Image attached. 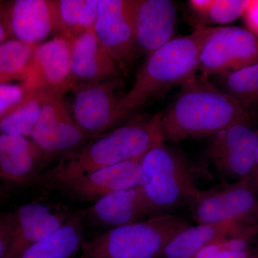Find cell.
<instances>
[{
  "instance_id": "f1b7e54d",
  "label": "cell",
  "mask_w": 258,
  "mask_h": 258,
  "mask_svg": "<svg viewBox=\"0 0 258 258\" xmlns=\"http://www.w3.org/2000/svg\"><path fill=\"white\" fill-rule=\"evenodd\" d=\"M15 237L13 212L2 214L0 220V258L6 257Z\"/></svg>"
},
{
  "instance_id": "1f68e13d",
  "label": "cell",
  "mask_w": 258,
  "mask_h": 258,
  "mask_svg": "<svg viewBox=\"0 0 258 258\" xmlns=\"http://www.w3.org/2000/svg\"><path fill=\"white\" fill-rule=\"evenodd\" d=\"M247 181H248L249 187L253 190L254 192L258 196V141L253 169L250 175L247 177Z\"/></svg>"
},
{
  "instance_id": "52a82bcc",
  "label": "cell",
  "mask_w": 258,
  "mask_h": 258,
  "mask_svg": "<svg viewBox=\"0 0 258 258\" xmlns=\"http://www.w3.org/2000/svg\"><path fill=\"white\" fill-rule=\"evenodd\" d=\"M257 62V35L247 28L217 27L204 45L199 71L208 79Z\"/></svg>"
},
{
  "instance_id": "4316f807",
  "label": "cell",
  "mask_w": 258,
  "mask_h": 258,
  "mask_svg": "<svg viewBox=\"0 0 258 258\" xmlns=\"http://www.w3.org/2000/svg\"><path fill=\"white\" fill-rule=\"evenodd\" d=\"M252 0H213L205 18L209 22L227 24L243 16Z\"/></svg>"
},
{
  "instance_id": "2e32d148",
  "label": "cell",
  "mask_w": 258,
  "mask_h": 258,
  "mask_svg": "<svg viewBox=\"0 0 258 258\" xmlns=\"http://www.w3.org/2000/svg\"><path fill=\"white\" fill-rule=\"evenodd\" d=\"M12 212L15 237L5 258H16L32 244L62 227L73 215L68 210L42 203L25 204Z\"/></svg>"
},
{
  "instance_id": "ffe728a7",
  "label": "cell",
  "mask_w": 258,
  "mask_h": 258,
  "mask_svg": "<svg viewBox=\"0 0 258 258\" xmlns=\"http://www.w3.org/2000/svg\"><path fill=\"white\" fill-rule=\"evenodd\" d=\"M253 232H258V224L231 221L190 225L168 244L160 258H192L217 241Z\"/></svg>"
},
{
  "instance_id": "d4e9b609",
  "label": "cell",
  "mask_w": 258,
  "mask_h": 258,
  "mask_svg": "<svg viewBox=\"0 0 258 258\" xmlns=\"http://www.w3.org/2000/svg\"><path fill=\"white\" fill-rule=\"evenodd\" d=\"M220 76L222 91L246 108L254 105L258 85V62Z\"/></svg>"
},
{
  "instance_id": "cb8c5ba5",
  "label": "cell",
  "mask_w": 258,
  "mask_h": 258,
  "mask_svg": "<svg viewBox=\"0 0 258 258\" xmlns=\"http://www.w3.org/2000/svg\"><path fill=\"white\" fill-rule=\"evenodd\" d=\"M37 45L15 39L0 44V83L27 79Z\"/></svg>"
},
{
  "instance_id": "f546056e",
  "label": "cell",
  "mask_w": 258,
  "mask_h": 258,
  "mask_svg": "<svg viewBox=\"0 0 258 258\" xmlns=\"http://www.w3.org/2000/svg\"><path fill=\"white\" fill-rule=\"evenodd\" d=\"M247 29L258 35V0H252L243 15Z\"/></svg>"
},
{
  "instance_id": "d6a6232c",
  "label": "cell",
  "mask_w": 258,
  "mask_h": 258,
  "mask_svg": "<svg viewBox=\"0 0 258 258\" xmlns=\"http://www.w3.org/2000/svg\"><path fill=\"white\" fill-rule=\"evenodd\" d=\"M257 104H258V85H257V91H256L255 97H254V105H257Z\"/></svg>"
},
{
  "instance_id": "44dd1931",
  "label": "cell",
  "mask_w": 258,
  "mask_h": 258,
  "mask_svg": "<svg viewBox=\"0 0 258 258\" xmlns=\"http://www.w3.org/2000/svg\"><path fill=\"white\" fill-rule=\"evenodd\" d=\"M84 225L83 211L74 212L62 227L16 258H71L82 245Z\"/></svg>"
},
{
  "instance_id": "ba28073f",
  "label": "cell",
  "mask_w": 258,
  "mask_h": 258,
  "mask_svg": "<svg viewBox=\"0 0 258 258\" xmlns=\"http://www.w3.org/2000/svg\"><path fill=\"white\" fill-rule=\"evenodd\" d=\"M64 95H47L41 116L30 138L45 154L47 161L61 158L85 145L89 139L70 112Z\"/></svg>"
},
{
  "instance_id": "603a6c76",
  "label": "cell",
  "mask_w": 258,
  "mask_h": 258,
  "mask_svg": "<svg viewBox=\"0 0 258 258\" xmlns=\"http://www.w3.org/2000/svg\"><path fill=\"white\" fill-rule=\"evenodd\" d=\"M47 95L29 91L23 103L0 118L1 134L30 137L41 116Z\"/></svg>"
},
{
  "instance_id": "ac0fdd59",
  "label": "cell",
  "mask_w": 258,
  "mask_h": 258,
  "mask_svg": "<svg viewBox=\"0 0 258 258\" xmlns=\"http://www.w3.org/2000/svg\"><path fill=\"white\" fill-rule=\"evenodd\" d=\"M48 162L30 137L0 135V176L13 184L36 181Z\"/></svg>"
},
{
  "instance_id": "3957f363",
  "label": "cell",
  "mask_w": 258,
  "mask_h": 258,
  "mask_svg": "<svg viewBox=\"0 0 258 258\" xmlns=\"http://www.w3.org/2000/svg\"><path fill=\"white\" fill-rule=\"evenodd\" d=\"M213 30L202 29L186 36L174 37L149 56L132 87L120 98V120L169 88L182 86L195 78L202 50Z\"/></svg>"
},
{
  "instance_id": "484cf974",
  "label": "cell",
  "mask_w": 258,
  "mask_h": 258,
  "mask_svg": "<svg viewBox=\"0 0 258 258\" xmlns=\"http://www.w3.org/2000/svg\"><path fill=\"white\" fill-rule=\"evenodd\" d=\"M258 232L231 236L214 242L200 250L192 258H252L258 253L252 246Z\"/></svg>"
},
{
  "instance_id": "d6986e66",
  "label": "cell",
  "mask_w": 258,
  "mask_h": 258,
  "mask_svg": "<svg viewBox=\"0 0 258 258\" xmlns=\"http://www.w3.org/2000/svg\"><path fill=\"white\" fill-rule=\"evenodd\" d=\"M71 74L76 86L110 81L118 74V64L90 30L75 39L71 47Z\"/></svg>"
},
{
  "instance_id": "4dcf8cb0",
  "label": "cell",
  "mask_w": 258,
  "mask_h": 258,
  "mask_svg": "<svg viewBox=\"0 0 258 258\" xmlns=\"http://www.w3.org/2000/svg\"><path fill=\"white\" fill-rule=\"evenodd\" d=\"M212 3L213 0H191L189 1V4L194 11L205 18Z\"/></svg>"
},
{
  "instance_id": "7a4b0ae2",
  "label": "cell",
  "mask_w": 258,
  "mask_h": 258,
  "mask_svg": "<svg viewBox=\"0 0 258 258\" xmlns=\"http://www.w3.org/2000/svg\"><path fill=\"white\" fill-rule=\"evenodd\" d=\"M181 86L170 106L159 113L164 142L211 137L237 122L250 121L247 108L208 79L195 76Z\"/></svg>"
},
{
  "instance_id": "30bf717a",
  "label": "cell",
  "mask_w": 258,
  "mask_h": 258,
  "mask_svg": "<svg viewBox=\"0 0 258 258\" xmlns=\"http://www.w3.org/2000/svg\"><path fill=\"white\" fill-rule=\"evenodd\" d=\"M257 141L249 122H237L210 137L205 154L217 170L238 181L252 173Z\"/></svg>"
},
{
  "instance_id": "6da1fadb",
  "label": "cell",
  "mask_w": 258,
  "mask_h": 258,
  "mask_svg": "<svg viewBox=\"0 0 258 258\" xmlns=\"http://www.w3.org/2000/svg\"><path fill=\"white\" fill-rule=\"evenodd\" d=\"M162 141L159 114L129 122L91 139L61 158L56 165L37 178V184L47 190L59 189L88 173L142 159L151 148Z\"/></svg>"
},
{
  "instance_id": "7402d4cb",
  "label": "cell",
  "mask_w": 258,
  "mask_h": 258,
  "mask_svg": "<svg viewBox=\"0 0 258 258\" xmlns=\"http://www.w3.org/2000/svg\"><path fill=\"white\" fill-rule=\"evenodd\" d=\"M99 0H59L61 35L71 42L93 30Z\"/></svg>"
},
{
  "instance_id": "4fadbf2b",
  "label": "cell",
  "mask_w": 258,
  "mask_h": 258,
  "mask_svg": "<svg viewBox=\"0 0 258 258\" xmlns=\"http://www.w3.org/2000/svg\"><path fill=\"white\" fill-rule=\"evenodd\" d=\"M1 22L11 37L30 45H40L53 32L61 34L58 1L54 0H16L2 8Z\"/></svg>"
},
{
  "instance_id": "5bb4252c",
  "label": "cell",
  "mask_w": 258,
  "mask_h": 258,
  "mask_svg": "<svg viewBox=\"0 0 258 258\" xmlns=\"http://www.w3.org/2000/svg\"><path fill=\"white\" fill-rule=\"evenodd\" d=\"M82 211L85 224L106 230L157 215L141 186L110 194Z\"/></svg>"
},
{
  "instance_id": "e0dca14e",
  "label": "cell",
  "mask_w": 258,
  "mask_h": 258,
  "mask_svg": "<svg viewBox=\"0 0 258 258\" xmlns=\"http://www.w3.org/2000/svg\"><path fill=\"white\" fill-rule=\"evenodd\" d=\"M176 9L170 0H136L135 27L139 55L146 58L174 39Z\"/></svg>"
},
{
  "instance_id": "5b68a950",
  "label": "cell",
  "mask_w": 258,
  "mask_h": 258,
  "mask_svg": "<svg viewBox=\"0 0 258 258\" xmlns=\"http://www.w3.org/2000/svg\"><path fill=\"white\" fill-rule=\"evenodd\" d=\"M142 187L157 215L189 204L198 188L187 161L165 142L151 148L141 159Z\"/></svg>"
},
{
  "instance_id": "9a60e30c",
  "label": "cell",
  "mask_w": 258,
  "mask_h": 258,
  "mask_svg": "<svg viewBox=\"0 0 258 258\" xmlns=\"http://www.w3.org/2000/svg\"><path fill=\"white\" fill-rule=\"evenodd\" d=\"M142 179L141 159H134L88 173L59 189L77 201L94 203L115 191L140 186Z\"/></svg>"
},
{
  "instance_id": "8992f818",
  "label": "cell",
  "mask_w": 258,
  "mask_h": 258,
  "mask_svg": "<svg viewBox=\"0 0 258 258\" xmlns=\"http://www.w3.org/2000/svg\"><path fill=\"white\" fill-rule=\"evenodd\" d=\"M188 205L198 224H258V196L249 187L247 177L220 188L198 189Z\"/></svg>"
},
{
  "instance_id": "7c38bea8",
  "label": "cell",
  "mask_w": 258,
  "mask_h": 258,
  "mask_svg": "<svg viewBox=\"0 0 258 258\" xmlns=\"http://www.w3.org/2000/svg\"><path fill=\"white\" fill-rule=\"evenodd\" d=\"M115 90L112 80L83 83L73 90V116L89 140L106 133L120 121L121 96H118Z\"/></svg>"
},
{
  "instance_id": "836d02e7",
  "label": "cell",
  "mask_w": 258,
  "mask_h": 258,
  "mask_svg": "<svg viewBox=\"0 0 258 258\" xmlns=\"http://www.w3.org/2000/svg\"><path fill=\"white\" fill-rule=\"evenodd\" d=\"M252 258H258V253L256 254L255 255H254V257H252Z\"/></svg>"
},
{
  "instance_id": "83f0119b",
  "label": "cell",
  "mask_w": 258,
  "mask_h": 258,
  "mask_svg": "<svg viewBox=\"0 0 258 258\" xmlns=\"http://www.w3.org/2000/svg\"><path fill=\"white\" fill-rule=\"evenodd\" d=\"M29 91L23 83H0V118L23 103Z\"/></svg>"
},
{
  "instance_id": "8fae6325",
  "label": "cell",
  "mask_w": 258,
  "mask_h": 258,
  "mask_svg": "<svg viewBox=\"0 0 258 258\" xmlns=\"http://www.w3.org/2000/svg\"><path fill=\"white\" fill-rule=\"evenodd\" d=\"M71 47L72 42L61 35L37 45L30 73L22 82L28 91L64 95L74 89Z\"/></svg>"
},
{
  "instance_id": "277c9868",
  "label": "cell",
  "mask_w": 258,
  "mask_h": 258,
  "mask_svg": "<svg viewBox=\"0 0 258 258\" xmlns=\"http://www.w3.org/2000/svg\"><path fill=\"white\" fill-rule=\"evenodd\" d=\"M184 217L174 214L104 231L86 242L85 258H160L168 244L189 227Z\"/></svg>"
},
{
  "instance_id": "9c48e42d",
  "label": "cell",
  "mask_w": 258,
  "mask_h": 258,
  "mask_svg": "<svg viewBox=\"0 0 258 258\" xmlns=\"http://www.w3.org/2000/svg\"><path fill=\"white\" fill-rule=\"evenodd\" d=\"M136 0H99L95 34L120 67L139 55L135 27Z\"/></svg>"
}]
</instances>
